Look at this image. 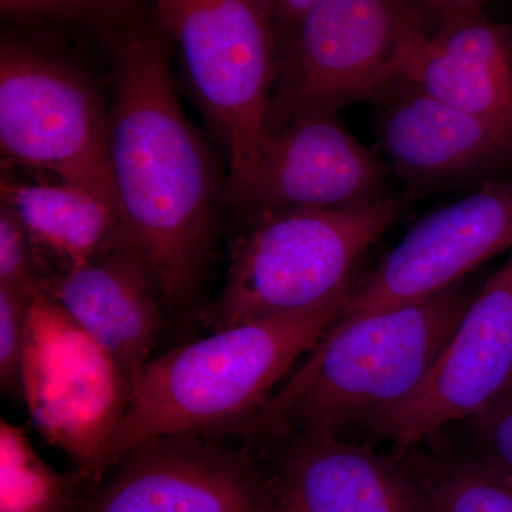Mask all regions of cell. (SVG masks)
<instances>
[{"instance_id": "obj_2", "label": "cell", "mask_w": 512, "mask_h": 512, "mask_svg": "<svg viewBox=\"0 0 512 512\" xmlns=\"http://www.w3.org/2000/svg\"><path fill=\"white\" fill-rule=\"evenodd\" d=\"M356 288L352 282L311 308L217 329L148 360L131 383L114 467L148 440L221 429L261 410L299 356L335 325Z\"/></svg>"}, {"instance_id": "obj_12", "label": "cell", "mask_w": 512, "mask_h": 512, "mask_svg": "<svg viewBox=\"0 0 512 512\" xmlns=\"http://www.w3.org/2000/svg\"><path fill=\"white\" fill-rule=\"evenodd\" d=\"M387 165L338 113H313L266 131L254 181L237 205L248 218L288 208H342L389 197Z\"/></svg>"}, {"instance_id": "obj_20", "label": "cell", "mask_w": 512, "mask_h": 512, "mask_svg": "<svg viewBox=\"0 0 512 512\" xmlns=\"http://www.w3.org/2000/svg\"><path fill=\"white\" fill-rule=\"evenodd\" d=\"M36 291L0 285V382L6 393L22 396L26 328Z\"/></svg>"}, {"instance_id": "obj_15", "label": "cell", "mask_w": 512, "mask_h": 512, "mask_svg": "<svg viewBox=\"0 0 512 512\" xmlns=\"http://www.w3.org/2000/svg\"><path fill=\"white\" fill-rule=\"evenodd\" d=\"M282 498L301 512H433L429 491L380 454L302 436L285 457Z\"/></svg>"}, {"instance_id": "obj_6", "label": "cell", "mask_w": 512, "mask_h": 512, "mask_svg": "<svg viewBox=\"0 0 512 512\" xmlns=\"http://www.w3.org/2000/svg\"><path fill=\"white\" fill-rule=\"evenodd\" d=\"M402 198L288 208L249 218L215 305V329L311 308L353 282L357 262L399 220Z\"/></svg>"}, {"instance_id": "obj_19", "label": "cell", "mask_w": 512, "mask_h": 512, "mask_svg": "<svg viewBox=\"0 0 512 512\" xmlns=\"http://www.w3.org/2000/svg\"><path fill=\"white\" fill-rule=\"evenodd\" d=\"M433 512H512V476L483 456L451 464L429 490Z\"/></svg>"}, {"instance_id": "obj_7", "label": "cell", "mask_w": 512, "mask_h": 512, "mask_svg": "<svg viewBox=\"0 0 512 512\" xmlns=\"http://www.w3.org/2000/svg\"><path fill=\"white\" fill-rule=\"evenodd\" d=\"M123 367L60 303L37 289L23 353L22 397L43 439L100 483L130 400Z\"/></svg>"}, {"instance_id": "obj_23", "label": "cell", "mask_w": 512, "mask_h": 512, "mask_svg": "<svg viewBox=\"0 0 512 512\" xmlns=\"http://www.w3.org/2000/svg\"><path fill=\"white\" fill-rule=\"evenodd\" d=\"M103 0H0L5 15L15 18H66L96 8Z\"/></svg>"}, {"instance_id": "obj_10", "label": "cell", "mask_w": 512, "mask_h": 512, "mask_svg": "<svg viewBox=\"0 0 512 512\" xmlns=\"http://www.w3.org/2000/svg\"><path fill=\"white\" fill-rule=\"evenodd\" d=\"M512 249V178L485 183L414 225L357 286L333 326L436 295Z\"/></svg>"}, {"instance_id": "obj_16", "label": "cell", "mask_w": 512, "mask_h": 512, "mask_svg": "<svg viewBox=\"0 0 512 512\" xmlns=\"http://www.w3.org/2000/svg\"><path fill=\"white\" fill-rule=\"evenodd\" d=\"M404 80L512 134V23L484 16L441 23Z\"/></svg>"}, {"instance_id": "obj_25", "label": "cell", "mask_w": 512, "mask_h": 512, "mask_svg": "<svg viewBox=\"0 0 512 512\" xmlns=\"http://www.w3.org/2000/svg\"><path fill=\"white\" fill-rule=\"evenodd\" d=\"M319 0H268L272 18H274L276 32L279 37V49L286 37L298 26L303 16Z\"/></svg>"}, {"instance_id": "obj_8", "label": "cell", "mask_w": 512, "mask_h": 512, "mask_svg": "<svg viewBox=\"0 0 512 512\" xmlns=\"http://www.w3.org/2000/svg\"><path fill=\"white\" fill-rule=\"evenodd\" d=\"M0 147L29 173L114 200L107 111L96 87L74 64L18 40L0 49Z\"/></svg>"}, {"instance_id": "obj_14", "label": "cell", "mask_w": 512, "mask_h": 512, "mask_svg": "<svg viewBox=\"0 0 512 512\" xmlns=\"http://www.w3.org/2000/svg\"><path fill=\"white\" fill-rule=\"evenodd\" d=\"M40 289L117 360L131 383L136 380L163 316L153 274L127 237L87 264L47 275Z\"/></svg>"}, {"instance_id": "obj_21", "label": "cell", "mask_w": 512, "mask_h": 512, "mask_svg": "<svg viewBox=\"0 0 512 512\" xmlns=\"http://www.w3.org/2000/svg\"><path fill=\"white\" fill-rule=\"evenodd\" d=\"M42 274L40 254L28 229L8 205L0 207V285L35 291Z\"/></svg>"}, {"instance_id": "obj_26", "label": "cell", "mask_w": 512, "mask_h": 512, "mask_svg": "<svg viewBox=\"0 0 512 512\" xmlns=\"http://www.w3.org/2000/svg\"><path fill=\"white\" fill-rule=\"evenodd\" d=\"M276 512H301L298 510V508L295 507V505L289 503L288 500H285V498L281 497V500H279L278 508H276Z\"/></svg>"}, {"instance_id": "obj_13", "label": "cell", "mask_w": 512, "mask_h": 512, "mask_svg": "<svg viewBox=\"0 0 512 512\" xmlns=\"http://www.w3.org/2000/svg\"><path fill=\"white\" fill-rule=\"evenodd\" d=\"M376 106L380 147L406 180L430 183L512 164L511 133L406 80Z\"/></svg>"}, {"instance_id": "obj_1", "label": "cell", "mask_w": 512, "mask_h": 512, "mask_svg": "<svg viewBox=\"0 0 512 512\" xmlns=\"http://www.w3.org/2000/svg\"><path fill=\"white\" fill-rule=\"evenodd\" d=\"M158 30L133 22L111 40L107 160L124 234L161 295L181 303L200 282L227 180L184 114Z\"/></svg>"}, {"instance_id": "obj_11", "label": "cell", "mask_w": 512, "mask_h": 512, "mask_svg": "<svg viewBox=\"0 0 512 512\" xmlns=\"http://www.w3.org/2000/svg\"><path fill=\"white\" fill-rule=\"evenodd\" d=\"M114 476L74 512H276L244 454L200 434L157 437L127 451Z\"/></svg>"}, {"instance_id": "obj_5", "label": "cell", "mask_w": 512, "mask_h": 512, "mask_svg": "<svg viewBox=\"0 0 512 512\" xmlns=\"http://www.w3.org/2000/svg\"><path fill=\"white\" fill-rule=\"evenodd\" d=\"M434 29L420 0H319L281 43L265 133L306 114L376 104Z\"/></svg>"}, {"instance_id": "obj_24", "label": "cell", "mask_w": 512, "mask_h": 512, "mask_svg": "<svg viewBox=\"0 0 512 512\" xmlns=\"http://www.w3.org/2000/svg\"><path fill=\"white\" fill-rule=\"evenodd\" d=\"M436 25L456 20L484 16V8L490 0H420Z\"/></svg>"}, {"instance_id": "obj_17", "label": "cell", "mask_w": 512, "mask_h": 512, "mask_svg": "<svg viewBox=\"0 0 512 512\" xmlns=\"http://www.w3.org/2000/svg\"><path fill=\"white\" fill-rule=\"evenodd\" d=\"M0 190L39 254L52 256L60 271L87 264L126 237L116 202L82 185L3 177Z\"/></svg>"}, {"instance_id": "obj_22", "label": "cell", "mask_w": 512, "mask_h": 512, "mask_svg": "<svg viewBox=\"0 0 512 512\" xmlns=\"http://www.w3.org/2000/svg\"><path fill=\"white\" fill-rule=\"evenodd\" d=\"M481 456L512 476V384L483 412L470 419Z\"/></svg>"}, {"instance_id": "obj_18", "label": "cell", "mask_w": 512, "mask_h": 512, "mask_svg": "<svg viewBox=\"0 0 512 512\" xmlns=\"http://www.w3.org/2000/svg\"><path fill=\"white\" fill-rule=\"evenodd\" d=\"M82 474H63L37 454L22 427L0 423V512H74Z\"/></svg>"}, {"instance_id": "obj_9", "label": "cell", "mask_w": 512, "mask_h": 512, "mask_svg": "<svg viewBox=\"0 0 512 512\" xmlns=\"http://www.w3.org/2000/svg\"><path fill=\"white\" fill-rule=\"evenodd\" d=\"M512 384V249L476 293L423 383L370 423L372 433L409 448L453 421L471 419Z\"/></svg>"}, {"instance_id": "obj_4", "label": "cell", "mask_w": 512, "mask_h": 512, "mask_svg": "<svg viewBox=\"0 0 512 512\" xmlns=\"http://www.w3.org/2000/svg\"><path fill=\"white\" fill-rule=\"evenodd\" d=\"M177 45L185 79L225 157V200L237 207L254 181L279 69L268 0H151Z\"/></svg>"}, {"instance_id": "obj_3", "label": "cell", "mask_w": 512, "mask_h": 512, "mask_svg": "<svg viewBox=\"0 0 512 512\" xmlns=\"http://www.w3.org/2000/svg\"><path fill=\"white\" fill-rule=\"evenodd\" d=\"M477 292L461 281L421 301L332 326L262 407L258 426L338 437L356 421L372 423L423 383Z\"/></svg>"}]
</instances>
